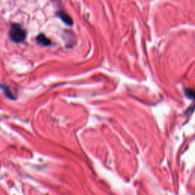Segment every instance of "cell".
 <instances>
[{"instance_id":"obj_1","label":"cell","mask_w":195,"mask_h":195,"mask_svg":"<svg viewBox=\"0 0 195 195\" xmlns=\"http://www.w3.org/2000/svg\"><path fill=\"white\" fill-rule=\"evenodd\" d=\"M25 30L18 24H12L9 30V37L15 43H22L26 38Z\"/></svg>"},{"instance_id":"obj_2","label":"cell","mask_w":195,"mask_h":195,"mask_svg":"<svg viewBox=\"0 0 195 195\" xmlns=\"http://www.w3.org/2000/svg\"><path fill=\"white\" fill-rule=\"evenodd\" d=\"M56 15L65 24H66L68 25H72L73 24V19L71 18V17L68 14L65 13L64 12H58L56 13Z\"/></svg>"},{"instance_id":"obj_3","label":"cell","mask_w":195,"mask_h":195,"mask_svg":"<svg viewBox=\"0 0 195 195\" xmlns=\"http://www.w3.org/2000/svg\"><path fill=\"white\" fill-rule=\"evenodd\" d=\"M36 41L37 44L43 46H49L51 44V41L44 34H40L36 37Z\"/></svg>"},{"instance_id":"obj_4","label":"cell","mask_w":195,"mask_h":195,"mask_svg":"<svg viewBox=\"0 0 195 195\" xmlns=\"http://www.w3.org/2000/svg\"><path fill=\"white\" fill-rule=\"evenodd\" d=\"M3 90H4V92H5V94L8 97V98H13L12 97V93H11V91H9V89H8L7 88H2Z\"/></svg>"}]
</instances>
